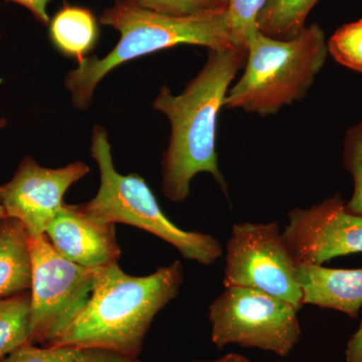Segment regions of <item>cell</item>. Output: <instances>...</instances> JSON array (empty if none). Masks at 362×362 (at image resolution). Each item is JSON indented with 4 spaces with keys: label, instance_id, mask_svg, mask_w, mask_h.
<instances>
[{
    "label": "cell",
    "instance_id": "6da1fadb",
    "mask_svg": "<svg viewBox=\"0 0 362 362\" xmlns=\"http://www.w3.org/2000/svg\"><path fill=\"white\" fill-rule=\"evenodd\" d=\"M246 47L209 49L201 71L175 95L162 87L153 108L171 124L168 147L161 162L162 192L173 202L187 201L199 173H211L226 194L228 185L218 166L216 125L233 78L247 61Z\"/></svg>",
    "mask_w": 362,
    "mask_h": 362
},
{
    "label": "cell",
    "instance_id": "d4e9b609",
    "mask_svg": "<svg viewBox=\"0 0 362 362\" xmlns=\"http://www.w3.org/2000/svg\"><path fill=\"white\" fill-rule=\"evenodd\" d=\"M211 362H251L247 361L246 357L243 356H240V354H230L228 356L221 357V358L218 359L216 361Z\"/></svg>",
    "mask_w": 362,
    "mask_h": 362
},
{
    "label": "cell",
    "instance_id": "484cf974",
    "mask_svg": "<svg viewBox=\"0 0 362 362\" xmlns=\"http://www.w3.org/2000/svg\"><path fill=\"white\" fill-rule=\"evenodd\" d=\"M6 218V211H4V206H1V204H0V220H2V218Z\"/></svg>",
    "mask_w": 362,
    "mask_h": 362
},
{
    "label": "cell",
    "instance_id": "5b68a950",
    "mask_svg": "<svg viewBox=\"0 0 362 362\" xmlns=\"http://www.w3.org/2000/svg\"><path fill=\"white\" fill-rule=\"evenodd\" d=\"M90 154L101 183L96 197L82 204L86 211L110 223L141 228L175 247L183 258L204 266L213 265L223 256L221 243L211 235L181 230L169 220L141 176L116 170L108 134L100 126L93 131Z\"/></svg>",
    "mask_w": 362,
    "mask_h": 362
},
{
    "label": "cell",
    "instance_id": "7c38bea8",
    "mask_svg": "<svg viewBox=\"0 0 362 362\" xmlns=\"http://www.w3.org/2000/svg\"><path fill=\"white\" fill-rule=\"evenodd\" d=\"M297 276L304 305L340 311L352 318L358 316L362 306V268L298 265Z\"/></svg>",
    "mask_w": 362,
    "mask_h": 362
},
{
    "label": "cell",
    "instance_id": "2e32d148",
    "mask_svg": "<svg viewBox=\"0 0 362 362\" xmlns=\"http://www.w3.org/2000/svg\"><path fill=\"white\" fill-rule=\"evenodd\" d=\"M30 291L0 299V356L30 342Z\"/></svg>",
    "mask_w": 362,
    "mask_h": 362
},
{
    "label": "cell",
    "instance_id": "ac0fdd59",
    "mask_svg": "<svg viewBox=\"0 0 362 362\" xmlns=\"http://www.w3.org/2000/svg\"><path fill=\"white\" fill-rule=\"evenodd\" d=\"M327 49L340 65L362 73V20L338 28L328 40Z\"/></svg>",
    "mask_w": 362,
    "mask_h": 362
},
{
    "label": "cell",
    "instance_id": "277c9868",
    "mask_svg": "<svg viewBox=\"0 0 362 362\" xmlns=\"http://www.w3.org/2000/svg\"><path fill=\"white\" fill-rule=\"evenodd\" d=\"M244 74L230 88L225 107L269 116L306 96L327 59L325 33L317 23L278 40L258 30L247 44Z\"/></svg>",
    "mask_w": 362,
    "mask_h": 362
},
{
    "label": "cell",
    "instance_id": "4fadbf2b",
    "mask_svg": "<svg viewBox=\"0 0 362 362\" xmlns=\"http://www.w3.org/2000/svg\"><path fill=\"white\" fill-rule=\"evenodd\" d=\"M30 235L16 218L0 220V299L30 291Z\"/></svg>",
    "mask_w": 362,
    "mask_h": 362
},
{
    "label": "cell",
    "instance_id": "5bb4252c",
    "mask_svg": "<svg viewBox=\"0 0 362 362\" xmlns=\"http://www.w3.org/2000/svg\"><path fill=\"white\" fill-rule=\"evenodd\" d=\"M98 23L89 9L66 6L49 21V37L64 56L82 61L97 44Z\"/></svg>",
    "mask_w": 362,
    "mask_h": 362
},
{
    "label": "cell",
    "instance_id": "30bf717a",
    "mask_svg": "<svg viewBox=\"0 0 362 362\" xmlns=\"http://www.w3.org/2000/svg\"><path fill=\"white\" fill-rule=\"evenodd\" d=\"M89 173L82 161L47 168L26 157L11 180L0 187V204L6 218L21 221L30 237H40L65 204L66 190Z\"/></svg>",
    "mask_w": 362,
    "mask_h": 362
},
{
    "label": "cell",
    "instance_id": "9a60e30c",
    "mask_svg": "<svg viewBox=\"0 0 362 362\" xmlns=\"http://www.w3.org/2000/svg\"><path fill=\"white\" fill-rule=\"evenodd\" d=\"M319 0H268L259 14V32L278 40L296 37Z\"/></svg>",
    "mask_w": 362,
    "mask_h": 362
},
{
    "label": "cell",
    "instance_id": "603a6c76",
    "mask_svg": "<svg viewBox=\"0 0 362 362\" xmlns=\"http://www.w3.org/2000/svg\"><path fill=\"white\" fill-rule=\"evenodd\" d=\"M9 1L16 2V4L25 6L40 23H44V25H49L51 21L49 13H47V6L51 0H9Z\"/></svg>",
    "mask_w": 362,
    "mask_h": 362
},
{
    "label": "cell",
    "instance_id": "9c48e42d",
    "mask_svg": "<svg viewBox=\"0 0 362 362\" xmlns=\"http://www.w3.org/2000/svg\"><path fill=\"white\" fill-rule=\"evenodd\" d=\"M298 265L325 262L362 252V216L347 211L339 195L288 214L282 233Z\"/></svg>",
    "mask_w": 362,
    "mask_h": 362
},
{
    "label": "cell",
    "instance_id": "ffe728a7",
    "mask_svg": "<svg viewBox=\"0 0 362 362\" xmlns=\"http://www.w3.org/2000/svg\"><path fill=\"white\" fill-rule=\"evenodd\" d=\"M138 6L168 16H187L226 11L228 0H133Z\"/></svg>",
    "mask_w": 362,
    "mask_h": 362
},
{
    "label": "cell",
    "instance_id": "8fae6325",
    "mask_svg": "<svg viewBox=\"0 0 362 362\" xmlns=\"http://www.w3.org/2000/svg\"><path fill=\"white\" fill-rule=\"evenodd\" d=\"M45 235L59 254L86 268L118 263L121 257L115 223L88 213L82 204H64Z\"/></svg>",
    "mask_w": 362,
    "mask_h": 362
},
{
    "label": "cell",
    "instance_id": "ba28073f",
    "mask_svg": "<svg viewBox=\"0 0 362 362\" xmlns=\"http://www.w3.org/2000/svg\"><path fill=\"white\" fill-rule=\"evenodd\" d=\"M298 264L277 223H235L226 245L225 288L243 287L304 306Z\"/></svg>",
    "mask_w": 362,
    "mask_h": 362
},
{
    "label": "cell",
    "instance_id": "e0dca14e",
    "mask_svg": "<svg viewBox=\"0 0 362 362\" xmlns=\"http://www.w3.org/2000/svg\"><path fill=\"white\" fill-rule=\"evenodd\" d=\"M267 1L268 0H228L226 13L233 45L247 49V42L259 30L257 21Z\"/></svg>",
    "mask_w": 362,
    "mask_h": 362
},
{
    "label": "cell",
    "instance_id": "44dd1931",
    "mask_svg": "<svg viewBox=\"0 0 362 362\" xmlns=\"http://www.w3.org/2000/svg\"><path fill=\"white\" fill-rule=\"evenodd\" d=\"M0 362H76L73 349L64 346L37 347L28 342L0 356Z\"/></svg>",
    "mask_w": 362,
    "mask_h": 362
},
{
    "label": "cell",
    "instance_id": "83f0119b",
    "mask_svg": "<svg viewBox=\"0 0 362 362\" xmlns=\"http://www.w3.org/2000/svg\"><path fill=\"white\" fill-rule=\"evenodd\" d=\"M197 362H211V361H197Z\"/></svg>",
    "mask_w": 362,
    "mask_h": 362
},
{
    "label": "cell",
    "instance_id": "8992f818",
    "mask_svg": "<svg viewBox=\"0 0 362 362\" xmlns=\"http://www.w3.org/2000/svg\"><path fill=\"white\" fill-rule=\"evenodd\" d=\"M292 304L250 288H226L209 306L211 341L218 349L235 343L289 356L301 337Z\"/></svg>",
    "mask_w": 362,
    "mask_h": 362
},
{
    "label": "cell",
    "instance_id": "cb8c5ba5",
    "mask_svg": "<svg viewBox=\"0 0 362 362\" xmlns=\"http://www.w3.org/2000/svg\"><path fill=\"white\" fill-rule=\"evenodd\" d=\"M345 356L347 362H362V321L358 330L350 338Z\"/></svg>",
    "mask_w": 362,
    "mask_h": 362
},
{
    "label": "cell",
    "instance_id": "7a4b0ae2",
    "mask_svg": "<svg viewBox=\"0 0 362 362\" xmlns=\"http://www.w3.org/2000/svg\"><path fill=\"white\" fill-rule=\"evenodd\" d=\"M183 282L180 261L143 277L118 263L97 268L85 308L47 346L102 349L137 357L154 317L173 301Z\"/></svg>",
    "mask_w": 362,
    "mask_h": 362
},
{
    "label": "cell",
    "instance_id": "3957f363",
    "mask_svg": "<svg viewBox=\"0 0 362 362\" xmlns=\"http://www.w3.org/2000/svg\"><path fill=\"white\" fill-rule=\"evenodd\" d=\"M100 21L120 33V40L104 58L86 57L66 76L74 106L82 110L90 106L99 83L127 62L178 45H202L209 49L233 45L226 11L168 16L143 8L133 0H115L105 9Z\"/></svg>",
    "mask_w": 362,
    "mask_h": 362
},
{
    "label": "cell",
    "instance_id": "7402d4cb",
    "mask_svg": "<svg viewBox=\"0 0 362 362\" xmlns=\"http://www.w3.org/2000/svg\"><path fill=\"white\" fill-rule=\"evenodd\" d=\"M76 362H139L137 357L102 349H73Z\"/></svg>",
    "mask_w": 362,
    "mask_h": 362
},
{
    "label": "cell",
    "instance_id": "4316f807",
    "mask_svg": "<svg viewBox=\"0 0 362 362\" xmlns=\"http://www.w3.org/2000/svg\"><path fill=\"white\" fill-rule=\"evenodd\" d=\"M6 125V119H0V130L2 129V128L4 127V126Z\"/></svg>",
    "mask_w": 362,
    "mask_h": 362
},
{
    "label": "cell",
    "instance_id": "d6986e66",
    "mask_svg": "<svg viewBox=\"0 0 362 362\" xmlns=\"http://www.w3.org/2000/svg\"><path fill=\"white\" fill-rule=\"evenodd\" d=\"M343 164L354 183L351 199L345 206L350 213L362 216V121L345 135Z\"/></svg>",
    "mask_w": 362,
    "mask_h": 362
},
{
    "label": "cell",
    "instance_id": "52a82bcc",
    "mask_svg": "<svg viewBox=\"0 0 362 362\" xmlns=\"http://www.w3.org/2000/svg\"><path fill=\"white\" fill-rule=\"evenodd\" d=\"M32 257L30 337L51 344L89 301L97 268L77 265L59 254L47 235L30 237Z\"/></svg>",
    "mask_w": 362,
    "mask_h": 362
}]
</instances>
